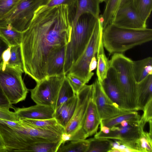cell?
<instances>
[{"mask_svg":"<svg viewBox=\"0 0 152 152\" xmlns=\"http://www.w3.org/2000/svg\"><path fill=\"white\" fill-rule=\"evenodd\" d=\"M99 18L90 14H84L72 25L70 41L65 48L64 71L66 75L86 48Z\"/></svg>","mask_w":152,"mask_h":152,"instance_id":"cell-3","label":"cell"},{"mask_svg":"<svg viewBox=\"0 0 152 152\" xmlns=\"http://www.w3.org/2000/svg\"><path fill=\"white\" fill-rule=\"evenodd\" d=\"M134 7L144 22L149 17L152 9V0H133Z\"/></svg>","mask_w":152,"mask_h":152,"instance_id":"cell-29","label":"cell"},{"mask_svg":"<svg viewBox=\"0 0 152 152\" xmlns=\"http://www.w3.org/2000/svg\"><path fill=\"white\" fill-rule=\"evenodd\" d=\"M143 111V113L141 116L140 120L145 124L152 119V99L146 104Z\"/></svg>","mask_w":152,"mask_h":152,"instance_id":"cell-35","label":"cell"},{"mask_svg":"<svg viewBox=\"0 0 152 152\" xmlns=\"http://www.w3.org/2000/svg\"><path fill=\"white\" fill-rule=\"evenodd\" d=\"M89 145L86 152H109L113 141L108 139L94 138L88 139Z\"/></svg>","mask_w":152,"mask_h":152,"instance_id":"cell-25","label":"cell"},{"mask_svg":"<svg viewBox=\"0 0 152 152\" xmlns=\"http://www.w3.org/2000/svg\"><path fill=\"white\" fill-rule=\"evenodd\" d=\"M66 5L44 8L39 6L20 44L24 72L36 83L47 77L49 62L69 43L72 25Z\"/></svg>","mask_w":152,"mask_h":152,"instance_id":"cell-1","label":"cell"},{"mask_svg":"<svg viewBox=\"0 0 152 152\" xmlns=\"http://www.w3.org/2000/svg\"><path fill=\"white\" fill-rule=\"evenodd\" d=\"M100 131L105 134H108L110 131V128L107 126L103 125L102 124H100Z\"/></svg>","mask_w":152,"mask_h":152,"instance_id":"cell-41","label":"cell"},{"mask_svg":"<svg viewBox=\"0 0 152 152\" xmlns=\"http://www.w3.org/2000/svg\"><path fill=\"white\" fill-rule=\"evenodd\" d=\"M92 98L96 104L101 120L107 119L127 111L115 105L104 91L97 79L93 83Z\"/></svg>","mask_w":152,"mask_h":152,"instance_id":"cell-13","label":"cell"},{"mask_svg":"<svg viewBox=\"0 0 152 152\" xmlns=\"http://www.w3.org/2000/svg\"><path fill=\"white\" fill-rule=\"evenodd\" d=\"M22 73L18 69L7 64L2 70L0 65V85L12 104L25 100L28 93L22 77Z\"/></svg>","mask_w":152,"mask_h":152,"instance_id":"cell-8","label":"cell"},{"mask_svg":"<svg viewBox=\"0 0 152 152\" xmlns=\"http://www.w3.org/2000/svg\"><path fill=\"white\" fill-rule=\"evenodd\" d=\"M111 23L129 28H147L146 23L141 18L134 7L133 0H126L119 5Z\"/></svg>","mask_w":152,"mask_h":152,"instance_id":"cell-11","label":"cell"},{"mask_svg":"<svg viewBox=\"0 0 152 152\" xmlns=\"http://www.w3.org/2000/svg\"><path fill=\"white\" fill-rule=\"evenodd\" d=\"M100 85L104 93L115 105L120 108L126 110L117 74L113 67L110 66L106 77Z\"/></svg>","mask_w":152,"mask_h":152,"instance_id":"cell-14","label":"cell"},{"mask_svg":"<svg viewBox=\"0 0 152 152\" xmlns=\"http://www.w3.org/2000/svg\"><path fill=\"white\" fill-rule=\"evenodd\" d=\"M66 75L47 77L36 83L30 90L31 97L36 104L56 109L58 94Z\"/></svg>","mask_w":152,"mask_h":152,"instance_id":"cell-9","label":"cell"},{"mask_svg":"<svg viewBox=\"0 0 152 152\" xmlns=\"http://www.w3.org/2000/svg\"><path fill=\"white\" fill-rule=\"evenodd\" d=\"M143 129L140 137L136 142V148L138 152H152V134L144 131Z\"/></svg>","mask_w":152,"mask_h":152,"instance_id":"cell-30","label":"cell"},{"mask_svg":"<svg viewBox=\"0 0 152 152\" xmlns=\"http://www.w3.org/2000/svg\"><path fill=\"white\" fill-rule=\"evenodd\" d=\"M129 122L126 121H124L121 122L119 124L122 126H127Z\"/></svg>","mask_w":152,"mask_h":152,"instance_id":"cell-43","label":"cell"},{"mask_svg":"<svg viewBox=\"0 0 152 152\" xmlns=\"http://www.w3.org/2000/svg\"><path fill=\"white\" fill-rule=\"evenodd\" d=\"M97 60L96 75L97 79L101 84L106 78L110 66L109 60L104 53V51L96 55Z\"/></svg>","mask_w":152,"mask_h":152,"instance_id":"cell-27","label":"cell"},{"mask_svg":"<svg viewBox=\"0 0 152 152\" xmlns=\"http://www.w3.org/2000/svg\"><path fill=\"white\" fill-rule=\"evenodd\" d=\"M0 134L5 145L2 152H22L24 148L30 144L40 142L0 121Z\"/></svg>","mask_w":152,"mask_h":152,"instance_id":"cell-12","label":"cell"},{"mask_svg":"<svg viewBox=\"0 0 152 152\" xmlns=\"http://www.w3.org/2000/svg\"><path fill=\"white\" fill-rule=\"evenodd\" d=\"M93 84L85 85L76 94L77 105L73 115L65 128L63 138L65 142L86 139L88 136L83 126L88 104L92 95Z\"/></svg>","mask_w":152,"mask_h":152,"instance_id":"cell-5","label":"cell"},{"mask_svg":"<svg viewBox=\"0 0 152 152\" xmlns=\"http://www.w3.org/2000/svg\"><path fill=\"white\" fill-rule=\"evenodd\" d=\"M77 0H45L40 6L43 8H48L61 5H66L69 9L75 6Z\"/></svg>","mask_w":152,"mask_h":152,"instance_id":"cell-33","label":"cell"},{"mask_svg":"<svg viewBox=\"0 0 152 152\" xmlns=\"http://www.w3.org/2000/svg\"><path fill=\"white\" fill-rule=\"evenodd\" d=\"M145 125L140 120L138 123L129 122L125 126L118 124L110 128L108 134H105L100 131L95 134L94 137L118 140L128 148L138 152L136 148V142Z\"/></svg>","mask_w":152,"mask_h":152,"instance_id":"cell-10","label":"cell"},{"mask_svg":"<svg viewBox=\"0 0 152 152\" xmlns=\"http://www.w3.org/2000/svg\"><path fill=\"white\" fill-rule=\"evenodd\" d=\"M126 0H121L119 6L121 3H123L125 1H126Z\"/></svg>","mask_w":152,"mask_h":152,"instance_id":"cell-45","label":"cell"},{"mask_svg":"<svg viewBox=\"0 0 152 152\" xmlns=\"http://www.w3.org/2000/svg\"><path fill=\"white\" fill-rule=\"evenodd\" d=\"M0 108L9 110L14 109L7 98L4 94L0 85Z\"/></svg>","mask_w":152,"mask_h":152,"instance_id":"cell-37","label":"cell"},{"mask_svg":"<svg viewBox=\"0 0 152 152\" xmlns=\"http://www.w3.org/2000/svg\"><path fill=\"white\" fill-rule=\"evenodd\" d=\"M18 121L27 119H45L54 118L55 110L42 105H36L25 108L14 109Z\"/></svg>","mask_w":152,"mask_h":152,"instance_id":"cell-15","label":"cell"},{"mask_svg":"<svg viewBox=\"0 0 152 152\" xmlns=\"http://www.w3.org/2000/svg\"><path fill=\"white\" fill-rule=\"evenodd\" d=\"M77 101V95L63 103L55 110L54 118L58 124L65 128L71 119Z\"/></svg>","mask_w":152,"mask_h":152,"instance_id":"cell-17","label":"cell"},{"mask_svg":"<svg viewBox=\"0 0 152 152\" xmlns=\"http://www.w3.org/2000/svg\"><path fill=\"white\" fill-rule=\"evenodd\" d=\"M88 145V139L69 141L61 144L57 152H86Z\"/></svg>","mask_w":152,"mask_h":152,"instance_id":"cell-23","label":"cell"},{"mask_svg":"<svg viewBox=\"0 0 152 152\" xmlns=\"http://www.w3.org/2000/svg\"><path fill=\"white\" fill-rule=\"evenodd\" d=\"M92 96L88 104L83 126V130L88 137L97 132L101 121L96 104Z\"/></svg>","mask_w":152,"mask_h":152,"instance_id":"cell-16","label":"cell"},{"mask_svg":"<svg viewBox=\"0 0 152 152\" xmlns=\"http://www.w3.org/2000/svg\"><path fill=\"white\" fill-rule=\"evenodd\" d=\"M10 46L3 53L2 56V61L0 64L2 70L5 69L7 65L8 64L9 61L10 57Z\"/></svg>","mask_w":152,"mask_h":152,"instance_id":"cell-38","label":"cell"},{"mask_svg":"<svg viewBox=\"0 0 152 152\" xmlns=\"http://www.w3.org/2000/svg\"><path fill=\"white\" fill-rule=\"evenodd\" d=\"M22 35V32L12 27L0 26V36L10 46L20 45Z\"/></svg>","mask_w":152,"mask_h":152,"instance_id":"cell-24","label":"cell"},{"mask_svg":"<svg viewBox=\"0 0 152 152\" xmlns=\"http://www.w3.org/2000/svg\"><path fill=\"white\" fill-rule=\"evenodd\" d=\"M152 39V29L129 28L117 26L112 23L103 30V47L111 54L122 53L136 46Z\"/></svg>","mask_w":152,"mask_h":152,"instance_id":"cell-2","label":"cell"},{"mask_svg":"<svg viewBox=\"0 0 152 152\" xmlns=\"http://www.w3.org/2000/svg\"><path fill=\"white\" fill-rule=\"evenodd\" d=\"M10 57L7 65L24 72L20 45L11 46Z\"/></svg>","mask_w":152,"mask_h":152,"instance_id":"cell-31","label":"cell"},{"mask_svg":"<svg viewBox=\"0 0 152 152\" xmlns=\"http://www.w3.org/2000/svg\"><path fill=\"white\" fill-rule=\"evenodd\" d=\"M99 0H77L74 17L71 20V25L74 24L80 16L85 13L90 14L99 18L100 12Z\"/></svg>","mask_w":152,"mask_h":152,"instance_id":"cell-18","label":"cell"},{"mask_svg":"<svg viewBox=\"0 0 152 152\" xmlns=\"http://www.w3.org/2000/svg\"><path fill=\"white\" fill-rule=\"evenodd\" d=\"M66 77L76 94L86 84L80 78L73 75L67 74L66 75Z\"/></svg>","mask_w":152,"mask_h":152,"instance_id":"cell-34","label":"cell"},{"mask_svg":"<svg viewBox=\"0 0 152 152\" xmlns=\"http://www.w3.org/2000/svg\"><path fill=\"white\" fill-rule=\"evenodd\" d=\"M109 64L116 73L125 110H138L137 83L134 73L133 61L123 54L115 53L109 60Z\"/></svg>","mask_w":152,"mask_h":152,"instance_id":"cell-4","label":"cell"},{"mask_svg":"<svg viewBox=\"0 0 152 152\" xmlns=\"http://www.w3.org/2000/svg\"><path fill=\"white\" fill-rule=\"evenodd\" d=\"M141 116L135 111H127L110 118L101 120L100 124L110 128L126 121L129 122L138 123Z\"/></svg>","mask_w":152,"mask_h":152,"instance_id":"cell-21","label":"cell"},{"mask_svg":"<svg viewBox=\"0 0 152 152\" xmlns=\"http://www.w3.org/2000/svg\"><path fill=\"white\" fill-rule=\"evenodd\" d=\"M4 148V143L0 134V152H2Z\"/></svg>","mask_w":152,"mask_h":152,"instance_id":"cell-42","label":"cell"},{"mask_svg":"<svg viewBox=\"0 0 152 152\" xmlns=\"http://www.w3.org/2000/svg\"><path fill=\"white\" fill-rule=\"evenodd\" d=\"M76 95L66 76L58 94L55 109Z\"/></svg>","mask_w":152,"mask_h":152,"instance_id":"cell-28","label":"cell"},{"mask_svg":"<svg viewBox=\"0 0 152 152\" xmlns=\"http://www.w3.org/2000/svg\"><path fill=\"white\" fill-rule=\"evenodd\" d=\"M137 93L138 110H143L148 102L152 99V75L137 83Z\"/></svg>","mask_w":152,"mask_h":152,"instance_id":"cell-19","label":"cell"},{"mask_svg":"<svg viewBox=\"0 0 152 152\" xmlns=\"http://www.w3.org/2000/svg\"><path fill=\"white\" fill-rule=\"evenodd\" d=\"M100 3H102L103 2H105V3L106 2L107 0H99Z\"/></svg>","mask_w":152,"mask_h":152,"instance_id":"cell-44","label":"cell"},{"mask_svg":"<svg viewBox=\"0 0 152 152\" xmlns=\"http://www.w3.org/2000/svg\"><path fill=\"white\" fill-rule=\"evenodd\" d=\"M45 0H20L13 9L0 20V26L23 32L28 27L38 7Z\"/></svg>","mask_w":152,"mask_h":152,"instance_id":"cell-7","label":"cell"},{"mask_svg":"<svg viewBox=\"0 0 152 152\" xmlns=\"http://www.w3.org/2000/svg\"><path fill=\"white\" fill-rule=\"evenodd\" d=\"M66 46L56 52L50 60L48 66L47 77L66 75L64 71Z\"/></svg>","mask_w":152,"mask_h":152,"instance_id":"cell-20","label":"cell"},{"mask_svg":"<svg viewBox=\"0 0 152 152\" xmlns=\"http://www.w3.org/2000/svg\"><path fill=\"white\" fill-rule=\"evenodd\" d=\"M103 31L102 26L99 18L87 46L67 74L79 78L85 84L89 82L94 74L93 72H89V65L92 58L97 54L100 34L102 35Z\"/></svg>","mask_w":152,"mask_h":152,"instance_id":"cell-6","label":"cell"},{"mask_svg":"<svg viewBox=\"0 0 152 152\" xmlns=\"http://www.w3.org/2000/svg\"><path fill=\"white\" fill-rule=\"evenodd\" d=\"M120 0H107L105 2L104 11L102 14L99 16L103 22V30L107 25L111 23Z\"/></svg>","mask_w":152,"mask_h":152,"instance_id":"cell-26","label":"cell"},{"mask_svg":"<svg viewBox=\"0 0 152 152\" xmlns=\"http://www.w3.org/2000/svg\"><path fill=\"white\" fill-rule=\"evenodd\" d=\"M133 68L138 83L149 75H152V58L148 57L140 60L133 61Z\"/></svg>","mask_w":152,"mask_h":152,"instance_id":"cell-22","label":"cell"},{"mask_svg":"<svg viewBox=\"0 0 152 152\" xmlns=\"http://www.w3.org/2000/svg\"><path fill=\"white\" fill-rule=\"evenodd\" d=\"M96 58V56H95L91 61L89 66V71L90 72H92L97 67V61Z\"/></svg>","mask_w":152,"mask_h":152,"instance_id":"cell-40","label":"cell"},{"mask_svg":"<svg viewBox=\"0 0 152 152\" xmlns=\"http://www.w3.org/2000/svg\"><path fill=\"white\" fill-rule=\"evenodd\" d=\"M20 0H0V20L8 14Z\"/></svg>","mask_w":152,"mask_h":152,"instance_id":"cell-32","label":"cell"},{"mask_svg":"<svg viewBox=\"0 0 152 152\" xmlns=\"http://www.w3.org/2000/svg\"><path fill=\"white\" fill-rule=\"evenodd\" d=\"M10 46L6 41L0 36V61L3 52Z\"/></svg>","mask_w":152,"mask_h":152,"instance_id":"cell-39","label":"cell"},{"mask_svg":"<svg viewBox=\"0 0 152 152\" xmlns=\"http://www.w3.org/2000/svg\"><path fill=\"white\" fill-rule=\"evenodd\" d=\"M0 119L13 121H18L15 112L10 111L9 110L0 108Z\"/></svg>","mask_w":152,"mask_h":152,"instance_id":"cell-36","label":"cell"}]
</instances>
